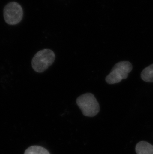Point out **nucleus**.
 Returning a JSON list of instances; mask_svg holds the SVG:
<instances>
[{"label":"nucleus","instance_id":"6","mask_svg":"<svg viewBox=\"0 0 153 154\" xmlns=\"http://www.w3.org/2000/svg\"><path fill=\"white\" fill-rule=\"evenodd\" d=\"M142 80L148 82H153V64L146 67L141 74Z\"/></svg>","mask_w":153,"mask_h":154},{"label":"nucleus","instance_id":"7","mask_svg":"<svg viewBox=\"0 0 153 154\" xmlns=\"http://www.w3.org/2000/svg\"><path fill=\"white\" fill-rule=\"evenodd\" d=\"M24 154H50L47 150L39 146H32L28 148Z\"/></svg>","mask_w":153,"mask_h":154},{"label":"nucleus","instance_id":"2","mask_svg":"<svg viewBox=\"0 0 153 154\" xmlns=\"http://www.w3.org/2000/svg\"><path fill=\"white\" fill-rule=\"evenodd\" d=\"M55 60V54L52 50H41L33 57L32 61V67L37 72H44L53 64Z\"/></svg>","mask_w":153,"mask_h":154},{"label":"nucleus","instance_id":"4","mask_svg":"<svg viewBox=\"0 0 153 154\" xmlns=\"http://www.w3.org/2000/svg\"><path fill=\"white\" fill-rule=\"evenodd\" d=\"M23 15L22 8L16 2L8 3L4 8V18L8 25H16L20 23L22 21Z\"/></svg>","mask_w":153,"mask_h":154},{"label":"nucleus","instance_id":"3","mask_svg":"<svg viewBox=\"0 0 153 154\" xmlns=\"http://www.w3.org/2000/svg\"><path fill=\"white\" fill-rule=\"evenodd\" d=\"M133 69L131 63L127 61H120L113 66L111 72L106 77V81L110 85H113L127 79Z\"/></svg>","mask_w":153,"mask_h":154},{"label":"nucleus","instance_id":"5","mask_svg":"<svg viewBox=\"0 0 153 154\" xmlns=\"http://www.w3.org/2000/svg\"><path fill=\"white\" fill-rule=\"evenodd\" d=\"M137 154H153V145L146 141H140L135 147Z\"/></svg>","mask_w":153,"mask_h":154},{"label":"nucleus","instance_id":"1","mask_svg":"<svg viewBox=\"0 0 153 154\" xmlns=\"http://www.w3.org/2000/svg\"><path fill=\"white\" fill-rule=\"evenodd\" d=\"M76 103L85 116L94 117L100 112V104L92 93L81 95L77 98Z\"/></svg>","mask_w":153,"mask_h":154}]
</instances>
